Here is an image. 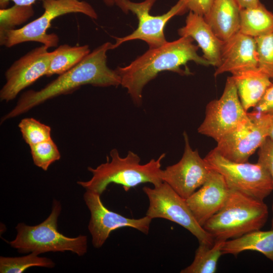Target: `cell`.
<instances>
[{"label":"cell","instance_id":"31","mask_svg":"<svg viewBox=\"0 0 273 273\" xmlns=\"http://www.w3.org/2000/svg\"><path fill=\"white\" fill-rule=\"evenodd\" d=\"M214 0H184L188 10L204 16Z\"/></svg>","mask_w":273,"mask_h":273},{"label":"cell","instance_id":"27","mask_svg":"<svg viewBox=\"0 0 273 273\" xmlns=\"http://www.w3.org/2000/svg\"><path fill=\"white\" fill-rule=\"evenodd\" d=\"M29 147L34 164L44 171L61 158L58 148L52 139Z\"/></svg>","mask_w":273,"mask_h":273},{"label":"cell","instance_id":"26","mask_svg":"<svg viewBox=\"0 0 273 273\" xmlns=\"http://www.w3.org/2000/svg\"><path fill=\"white\" fill-rule=\"evenodd\" d=\"M32 6L14 4L9 8L0 9V31L16 29L33 16Z\"/></svg>","mask_w":273,"mask_h":273},{"label":"cell","instance_id":"30","mask_svg":"<svg viewBox=\"0 0 273 273\" xmlns=\"http://www.w3.org/2000/svg\"><path fill=\"white\" fill-rule=\"evenodd\" d=\"M253 109V111L273 115V83L269 86L261 99Z\"/></svg>","mask_w":273,"mask_h":273},{"label":"cell","instance_id":"23","mask_svg":"<svg viewBox=\"0 0 273 273\" xmlns=\"http://www.w3.org/2000/svg\"><path fill=\"white\" fill-rule=\"evenodd\" d=\"M225 241H214L213 245L199 243L192 263L182 269L180 273H214L220 256L221 248Z\"/></svg>","mask_w":273,"mask_h":273},{"label":"cell","instance_id":"1","mask_svg":"<svg viewBox=\"0 0 273 273\" xmlns=\"http://www.w3.org/2000/svg\"><path fill=\"white\" fill-rule=\"evenodd\" d=\"M106 42L90 52L80 62L39 90L24 93L15 106L2 117L1 123L24 114L32 108L58 96L71 94L81 86L90 84L97 87L118 86L121 79L116 70L107 65V52L112 50Z\"/></svg>","mask_w":273,"mask_h":273},{"label":"cell","instance_id":"21","mask_svg":"<svg viewBox=\"0 0 273 273\" xmlns=\"http://www.w3.org/2000/svg\"><path fill=\"white\" fill-rule=\"evenodd\" d=\"M253 38L273 32V13L260 3L240 12V31Z\"/></svg>","mask_w":273,"mask_h":273},{"label":"cell","instance_id":"9","mask_svg":"<svg viewBox=\"0 0 273 273\" xmlns=\"http://www.w3.org/2000/svg\"><path fill=\"white\" fill-rule=\"evenodd\" d=\"M156 0H144L135 3L129 0H115L116 4L125 13L135 14L138 19L136 29L131 33L122 37L115 38L112 49L130 40L140 39L146 42L149 48L160 47L167 41L164 28L167 22L174 16L183 15L188 10L184 0H179L168 12L161 15L153 16L150 11Z\"/></svg>","mask_w":273,"mask_h":273},{"label":"cell","instance_id":"5","mask_svg":"<svg viewBox=\"0 0 273 273\" xmlns=\"http://www.w3.org/2000/svg\"><path fill=\"white\" fill-rule=\"evenodd\" d=\"M61 210L60 202L54 199L51 212L43 222L33 226L19 223L16 226V237L9 242L10 246L21 253L39 255L48 252L69 251L79 256L84 255L87 251L86 236L80 235L70 238L58 231V219Z\"/></svg>","mask_w":273,"mask_h":273},{"label":"cell","instance_id":"35","mask_svg":"<svg viewBox=\"0 0 273 273\" xmlns=\"http://www.w3.org/2000/svg\"><path fill=\"white\" fill-rule=\"evenodd\" d=\"M103 1L108 6H113L115 4V0H103Z\"/></svg>","mask_w":273,"mask_h":273},{"label":"cell","instance_id":"8","mask_svg":"<svg viewBox=\"0 0 273 273\" xmlns=\"http://www.w3.org/2000/svg\"><path fill=\"white\" fill-rule=\"evenodd\" d=\"M143 191L149 202L146 215L152 219L160 218L171 221L189 231L199 243L214 244V238L198 223L186 199L166 183L163 181L153 188L145 186Z\"/></svg>","mask_w":273,"mask_h":273},{"label":"cell","instance_id":"10","mask_svg":"<svg viewBox=\"0 0 273 273\" xmlns=\"http://www.w3.org/2000/svg\"><path fill=\"white\" fill-rule=\"evenodd\" d=\"M248 118L217 142L214 149L226 159L247 162L268 137L270 115L253 111Z\"/></svg>","mask_w":273,"mask_h":273},{"label":"cell","instance_id":"19","mask_svg":"<svg viewBox=\"0 0 273 273\" xmlns=\"http://www.w3.org/2000/svg\"><path fill=\"white\" fill-rule=\"evenodd\" d=\"M232 77L244 109L254 108L272 83L270 78L258 69L241 72Z\"/></svg>","mask_w":273,"mask_h":273},{"label":"cell","instance_id":"34","mask_svg":"<svg viewBox=\"0 0 273 273\" xmlns=\"http://www.w3.org/2000/svg\"><path fill=\"white\" fill-rule=\"evenodd\" d=\"M268 137L273 141V115H270V120L268 128Z\"/></svg>","mask_w":273,"mask_h":273},{"label":"cell","instance_id":"12","mask_svg":"<svg viewBox=\"0 0 273 273\" xmlns=\"http://www.w3.org/2000/svg\"><path fill=\"white\" fill-rule=\"evenodd\" d=\"M185 146L181 158L176 163L162 169L163 181L187 199L206 180L211 169L197 150L192 148L188 135L183 133Z\"/></svg>","mask_w":273,"mask_h":273},{"label":"cell","instance_id":"20","mask_svg":"<svg viewBox=\"0 0 273 273\" xmlns=\"http://www.w3.org/2000/svg\"><path fill=\"white\" fill-rule=\"evenodd\" d=\"M248 250L259 252L273 262V229L266 231H255L226 240L221 248L222 255H236Z\"/></svg>","mask_w":273,"mask_h":273},{"label":"cell","instance_id":"4","mask_svg":"<svg viewBox=\"0 0 273 273\" xmlns=\"http://www.w3.org/2000/svg\"><path fill=\"white\" fill-rule=\"evenodd\" d=\"M268 216V207L263 200L230 190L223 207L203 228L214 241H226L260 230Z\"/></svg>","mask_w":273,"mask_h":273},{"label":"cell","instance_id":"7","mask_svg":"<svg viewBox=\"0 0 273 273\" xmlns=\"http://www.w3.org/2000/svg\"><path fill=\"white\" fill-rule=\"evenodd\" d=\"M209 167L219 173L229 188L264 200L273 191V183L268 171L258 162L230 161L214 149L204 158Z\"/></svg>","mask_w":273,"mask_h":273},{"label":"cell","instance_id":"28","mask_svg":"<svg viewBox=\"0 0 273 273\" xmlns=\"http://www.w3.org/2000/svg\"><path fill=\"white\" fill-rule=\"evenodd\" d=\"M255 38L258 69L270 79H273V32Z\"/></svg>","mask_w":273,"mask_h":273},{"label":"cell","instance_id":"16","mask_svg":"<svg viewBox=\"0 0 273 273\" xmlns=\"http://www.w3.org/2000/svg\"><path fill=\"white\" fill-rule=\"evenodd\" d=\"M258 69V57L255 38L240 32L223 41L220 63L214 76L225 72L232 75Z\"/></svg>","mask_w":273,"mask_h":273},{"label":"cell","instance_id":"32","mask_svg":"<svg viewBox=\"0 0 273 273\" xmlns=\"http://www.w3.org/2000/svg\"><path fill=\"white\" fill-rule=\"evenodd\" d=\"M37 0H0L1 9L6 8L10 3L13 2L14 4L21 6L32 5Z\"/></svg>","mask_w":273,"mask_h":273},{"label":"cell","instance_id":"24","mask_svg":"<svg viewBox=\"0 0 273 273\" xmlns=\"http://www.w3.org/2000/svg\"><path fill=\"white\" fill-rule=\"evenodd\" d=\"M55 266L50 258L39 257L34 253L21 257H0L1 273H22L31 267L53 268Z\"/></svg>","mask_w":273,"mask_h":273},{"label":"cell","instance_id":"3","mask_svg":"<svg viewBox=\"0 0 273 273\" xmlns=\"http://www.w3.org/2000/svg\"><path fill=\"white\" fill-rule=\"evenodd\" d=\"M110 161L107 157L106 162L95 168H87L93 175L89 180L77 183L86 190L101 196L111 183L121 185L128 191L141 184L148 183L157 186L163 182L161 162L165 157V153L144 164L141 163L140 156L131 151L122 157L118 150L113 149L110 152Z\"/></svg>","mask_w":273,"mask_h":273},{"label":"cell","instance_id":"18","mask_svg":"<svg viewBox=\"0 0 273 273\" xmlns=\"http://www.w3.org/2000/svg\"><path fill=\"white\" fill-rule=\"evenodd\" d=\"M241 10L235 0H214L204 18L215 35L225 41L240 31Z\"/></svg>","mask_w":273,"mask_h":273},{"label":"cell","instance_id":"13","mask_svg":"<svg viewBox=\"0 0 273 273\" xmlns=\"http://www.w3.org/2000/svg\"><path fill=\"white\" fill-rule=\"evenodd\" d=\"M100 195L86 190L83 195L90 218L88 225L92 236V244L96 248L104 244L110 233L116 229L129 227L148 235L152 219L149 216L131 218L107 209L101 201Z\"/></svg>","mask_w":273,"mask_h":273},{"label":"cell","instance_id":"15","mask_svg":"<svg viewBox=\"0 0 273 273\" xmlns=\"http://www.w3.org/2000/svg\"><path fill=\"white\" fill-rule=\"evenodd\" d=\"M230 189L223 177L211 170L206 180L189 198L186 202L198 223L202 227L225 204Z\"/></svg>","mask_w":273,"mask_h":273},{"label":"cell","instance_id":"11","mask_svg":"<svg viewBox=\"0 0 273 273\" xmlns=\"http://www.w3.org/2000/svg\"><path fill=\"white\" fill-rule=\"evenodd\" d=\"M248 118V112L241 104L235 82L230 76L226 79L221 97L206 105L204 120L197 130L217 142Z\"/></svg>","mask_w":273,"mask_h":273},{"label":"cell","instance_id":"14","mask_svg":"<svg viewBox=\"0 0 273 273\" xmlns=\"http://www.w3.org/2000/svg\"><path fill=\"white\" fill-rule=\"evenodd\" d=\"M47 47H37L15 61L6 71V82L0 90L1 101L9 102L48 70L52 52Z\"/></svg>","mask_w":273,"mask_h":273},{"label":"cell","instance_id":"33","mask_svg":"<svg viewBox=\"0 0 273 273\" xmlns=\"http://www.w3.org/2000/svg\"><path fill=\"white\" fill-rule=\"evenodd\" d=\"M241 9L257 7L261 3L259 0H235Z\"/></svg>","mask_w":273,"mask_h":273},{"label":"cell","instance_id":"6","mask_svg":"<svg viewBox=\"0 0 273 273\" xmlns=\"http://www.w3.org/2000/svg\"><path fill=\"white\" fill-rule=\"evenodd\" d=\"M43 13L37 19L18 29L0 31V44L7 48L28 41L40 42L48 48L56 47L59 41L55 33H48L52 21L70 13H81L96 19L98 15L93 7L79 0H42Z\"/></svg>","mask_w":273,"mask_h":273},{"label":"cell","instance_id":"2","mask_svg":"<svg viewBox=\"0 0 273 273\" xmlns=\"http://www.w3.org/2000/svg\"><path fill=\"white\" fill-rule=\"evenodd\" d=\"M193 41L190 37L180 36L160 47L149 48L127 66L116 68L121 85L127 90L135 105L142 104L144 87L160 72L170 71L182 75H190L189 69L181 68L189 61L205 66L210 65L203 56L198 55L199 47Z\"/></svg>","mask_w":273,"mask_h":273},{"label":"cell","instance_id":"17","mask_svg":"<svg viewBox=\"0 0 273 273\" xmlns=\"http://www.w3.org/2000/svg\"><path fill=\"white\" fill-rule=\"evenodd\" d=\"M178 33L195 40L203 52V57L210 65L219 66L223 41L215 35L203 16L190 12L185 25L178 30Z\"/></svg>","mask_w":273,"mask_h":273},{"label":"cell","instance_id":"29","mask_svg":"<svg viewBox=\"0 0 273 273\" xmlns=\"http://www.w3.org/2000/svg\"><path fill=\"white\" fill-rule=\"evenodd\" d=\"M258 163L263 166L269 172L273 183V141L267 137L258 151ZM272 218L271 229H273V201L272 204Z\"/></svg>","mask_w":273,"mask_h":273},{"label":"cell","instance_id":"25","mask_svg":"<svg viewBox=\"0 0 273 273\" xmlns=\"http://www.w3.org/2000/svg\"><path fill=\"white\" fill-rule=\"evenodd\" d=\"M18 127L23 140L29 146L52 139L51 128L35 118L22 119Z\"/></svg>","mask_w":273,"mask_h":273},{"label":"cell","instance_id":"22","mask_svg":"<svg viewBox=\"0 0 273 273\" xmlns=\"http://www.w3.org/2000/svg\"><path fill=\"white\" fill-rule=\"evenodd\" d=\"M52 52L46 76L60 75L68 71L80 62L90 51L87 44L71 46L65 44L59 46Z\"/></svg>","mask_w":273,"mask_h":273}]
</instances>
